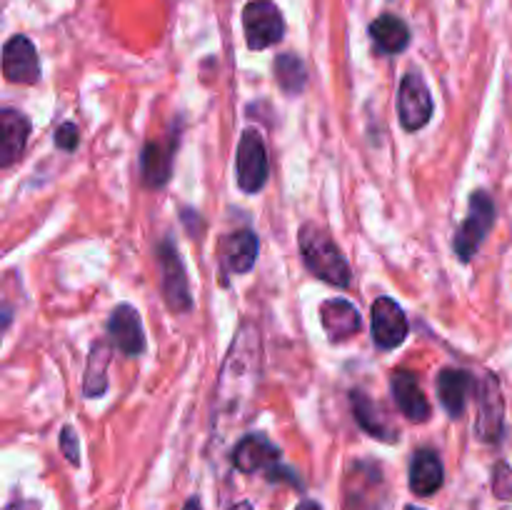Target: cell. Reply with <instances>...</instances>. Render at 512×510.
Returning <instances> with one entry per match:
<instances>
[{"instance_id":"obj_1","label":"cell","mask_w":512,"mask_h":510,"mask_svg":"<svg viewBox=\"0 0 512 510\" xmlns=\"http://www.w3.org/2000/svg\"><path fill=\"white\" fill-rule=\"evenodd\" d=\"M260 380V343L258 330L250 320L235 335L225 358L218 383V418H248V408L255 398Z\"/></svg>"},{"instance_id":"obj_25","label":"cell","mask_w":512,"mask_h":510,"mask_svg":"<svg viewBox=\"0 0 512 510\" xmlns=\"http://www.w3.org/2000/svg\"><path fill=\"white\" fill-rule=\"evenodd\" d=\"M60 450H63V455L68 458V463L80 465V443L78 435H75V430L70 428V425H65V428L60 430Z\"/></svg>"},{"instance_id":"obj_12","label":"cell","mask_w":512,"mask_h":510,"mask_svg":"<svg viewBox=\"0 0 512 510\" xmlns=\"http://www.w3.org/2000/svg\"><path fill=\"white\" fill-rule=\"evenodd\" d=\"M108 335L110 340H113L115 348H118L120 353L130 355V358L145 353L143 323H140V315L133 305L123 303L110 313Z\"/></svg>"},{"instance_id":"obj_22","label":"cell","mask_w":512,"mask_h":510,"mask_svg":"<svg viewBox=\"0 0 512 510\" xmlns=\"http://www.w3.org/2000/svg\"><path fill=\"white\" fill-rule=\"evenodd\" d=\"M108 363H110V345L95 343L90 350L88 368H85L83 393L85 398H98L108 390Z\"/></svg>"},{"instance_id":"obj_21","label":"cell","mask_w":512,"mask_h":510,"mask_svg":"<svg viewBox=\"0 0 512 510\" xmlns=\"http://www.w3.org/2000/svg\"><path fill=\"white\" fill-rule=\"evenodd\" d=\"M258 250V235H253V230H235L225 243V260L233 273H248L258 260Z\"/></svg>"},{"instance_id":"obj_10","label":"cell","mask_w":512,"mask_h":510,"mask_svg":"<svg viewBox=\"0 0 512 510\" xmlns=\"http://www.w3.org/2000/svg\"><path fill=\"white\" fill-rule=\"evenodd\" d=\"M3 75L8 83L35 85L40 80V60L33 40L13 35L3 48Z\"/></svg>"},{"instance_id":"obj_7","label":"cell","mask_w":512,"mask_h":510,"mask_svg":"<svg viewBox=\"0 0 512 510\" xmlns=\"http://www.w3.org/2000/svg\"><path fill=\"white\" fill-rule=\"evenodd\" d=\"M505 428V398L500 380L493 373L480 375L478 380V420L475 433L483 443H498Z\"/></svg>"},{"instance_id":"obj_23","label":"cell","mask_w":512,"mask_h":510,"mask_svg":"<svg viewBox=\"0 0 512 510\" xmlns=\"http://www.w3.org/2000/svg\"><path fill=\"white\" fill-rule=\"evenodd\" d=\"M275 78H278V85L288 95H300L305 90V83H308V70H305V63L295 53H283L275 58Z\"/></svg>"},{"instance_id":"obj_11","label":"cell","mask_w":512,"mask_h":510,"mask_svg":"<svg viewBox=\"0 0 512 510\" xmlns=\"http://www.w3.org/2000/svg\"><path fill=\"white\" fill-rule=\"evenodd\" d=\"M280 463V448L270 443L265 435L250 433L235 445L233 450V465L240 473H258V470H268V478L278 470Z\"/></svg>"},{"instance_id":"obj_28","label":"cell","mask_w":512,"mask_h":510,"mask_svg":"<svg viewBox=\"0 0 512 510\" xmlns=\"http://www.w3.org/2000/svg\"><path fill=\"white\" fill-rule=\"evenodd\" d=\"M183 510H203V505H200L198 498H190L188 503H185Z\"/></svg>"},{"instance_id":"obj_24","label":"cell","mask_w":512,"mask_h":510,"mask_svg":"<svg viewBox=\"0 0 512 510\" xmlns=\"http://www.w3.org/2000/svg\"><path fill=\"white\" fill-rule=\"evenodd\" d=\"M493 493L500 500H512V468L508 463H498L493 470Z\"/></svg>"},{"instance_id":"obj_5","label":"cell","mask_w":512,"mask_h":510,"mask_svg":"<svg viewBox=\"0 0 512 510\" xmlns=\"http://www.w3.org/2000/svg\"><path fill=\"white\" fill-rule=\"evenodd\" d=\"M235 173H238V185L243 193H260L268 183L270 163L265 140L260 130H245L238 145V158H235Z\"/></svg>"},{"instance_id":"obj_3","label":"cell","mask_w":512,"mask_h":510,"mask_svg":"<svg viewBox=\"0 0 512 510\" xmlns=\"http://www.w3.org/2000/svg\"><path fill=\"white\" fill-rule=\"evenodd\" d=\"M495 223V203L485 190H475L473 198H470V210L468 218L463 220V225L458 228L453 240L455 255H458L460 263H470L478 253L480 245L488 238L490 228Z\"/></svg>"},{"instance_id":"obj_15","label":"cell","mask_w":512,"mask_h":510,"mask_svg":"<svg viewBox=\"0 0 512 510\" xmlns=\"http://www.w3.org/2000/svg\"><path fill=\"white\" fill-rule=\"evenodd\" d=\"M410 490L420 498H428L435 495L445 483V468L440 455L433 448H420L413 455V463H410Z\"/></svg>"},{"instance_id":"obj_8","label":"cell","mask_w":512,"mask_h":510,"mask_svg":"<svg viewBox=\"0 0 512 510\" xmlns=\"http://www.w3.org/2000/svg\"><path fill=\"white\" fill-rule=\"evenodd\" d=\"M433 95L420 73L410 70L398 88V118L408 133L425 128L433 118Z\"/></svg>"},{"instance_id":"obj_2","label":"cell","mask_w":512,"mask_h":510,"mask_svg":"<svg viewBox=\"0 0 512 510\" xmlns=\"http://www.w3.org/2000/svg\"><path fill=\"white\" fill-rule=\"evenodd\" d=\"M298 243L305 268L315 278H320L328 285H335V288H348L350 280H353V273H350V265L345 260L343 250L335 245L328 230L315 223H305L300 228Z\"/></svg>"},{"instance_id":"obj_19","label":"cell","mask_w":512,"mask_h":510,"mask_svg":"<svg viewBox=\"0 0 512 510\" xmlns=\"http://www.w3.org/2000/svg\"><path fill=\"white\" fill-rule=\"evenodd\" d=\"M370 38L375 40L383 53L395 55V53H403L410 43V28L405 25V20H400L398 15H380L370 23Z\"/></svg>"},{"instance_id":"obj_20","label":"cell","mask_w":512,"mask_h":510,"mask_svg":"<svg viewBox=\"0 0 512 510\" xmlns=\"http://www.w3.org/2000/svg\"><path fill=\"white\" fill-rule=\"evenodd\" d=\"M350 405H353L355 420H358V425L365 430V433H370L378 440H385V443H393L395 430L385 423L380 408L363 393V390H353V395H350Z\"/></svg>"},{"instance_id":"obj_29","label":"cell","mask_w":512,"mask_h":510,"mask_svg":"<svg viewBox=\"0 0 512 510\" xmlns=\"http://www.w3.org/2000/svg\"><path fill=\"white\" fill-rule=\"evenodd\" d=\"M230 510H253V505H250L248 500H240V503H235Z\"/></svg>"},{"instance_id":"obj_14","label":"cell","mask_w":512,"mask_h":510,"mask_svg":"<svg viewBox=\"0 0 512 510\" xmlns=\"http://www.w3.org/2000/svg\"><path fill=\"white\" fill-rule=\"evenodd\" d=\"M30 138V120L13 108H5L0 113V163L10 168L18 163L25 153V145Z\"/></svg>"},{"instance_id":"obj_4","label":"cell","mask_w":512,"mask_h":510,"mask_svg":"<svg viewBox=\"0 0 512 510\" xmlns=\"http://www.w3.org/2000/svg\"><path fill=\"white\" fill-rule=\"evenodd\" d=\"M245 43L250 50H265L285 35V18L273 0H250L243 10Z\"/></svg>"},{"instance_id":"obj_9","label":"cell","mask_w":512,"mask_h":510,"mask_svg":"<svg viewBox=\"0 0 512 510\" xmlns=\"http://www.w3.org/2000/svg\"><path fill=\"white\" fill-rule=\"evenodd\" d=\"M370 330H373V340L378 348L393 350L408 338V315L393 298L380 295L370 310Z\"/></svg>"},{"instance_id":"obj_17","label":"cell","mask_w":512,"mask_h":510,"mask_svg":"<svg viewBox=\"0 0 512 510\" xmlns=\"http://www.w3.org/2000/svg\"><path fill=\"white\" fill-rule=\"evenodd\" d=\"M320 320L333 343L350 340L360 330V313L345 298H330L320 305Z\"/></svg>"},{"instance_id":"obj_16","label":"cell","mask_w":512,"mask_h":510,"mask_svg":"<svg viewBox=\"0 0 512 510\" xmlns=\"http://www.w3.org/2000/svg\"><path fill=\"white\" fill-rule=\"evenodd\" d=\"M175 145H178V135H173L170 140H153V143H148L143 148L140 170H143V183L148 188H160V185H165L170 180Z\"/></svg>"},{"instance_id":"obj_13","label":"cell","mask_w":512,"mask_h":510,"mask_svg":"<svg viewBox=\"0 0 512 510\" xmlns=\"http://www.w3.org/2000/svg\"><path fill=\"white\" fill-rule=\"evenodd\" d=\"M390 390H393L395 403L403 410L405 418L413 420V423H425L430 418V400L423 393V388H420L415 373L395 370L393 378H390Z\"/></svg>"},{"instance_id":"obj_18","label":"cell","mask_w":512,"mask_h":510,"mask_svg":"<svg viewBox=\"0 0 512 510\" xmlns=\"http://www.w3.org/2000/svg\"><path fill=\"white\" fill-rule=\"evenodd\" d=\"M438 395L443 408L448 410L450 418H460L465 413V405H468V395L473 390V378H470L468 370L458 368H445L438 375Z\"/></svg>"},{"instance_id":"obj_30","label":"cell","mask_w":512,"mask_h":510,"mask_svg":"<svg viewBox=\"0 0 512 510\" xmlns=\"http://www.w3.org/2000/svg\"><path fill=\"white\" fill-rule=\"evenodd\" d=\"M405 510H420V508H415V505H408V508H405Z\"/></svg>"},{"instance_id":"obj_27","label":"cell","mask_w":512,"mask_h":510,"mask_svg":"<svg viewBox=\"0 0 512 510\" xmlns=\"http://www.w3.org/2000/svg\"><path fill=\"white\" fill-rule=\"evenodd\" d=\"M298 510H323V508H320V505L315 503V500H303V503L298 505Z\"/></svg>"},{"instance_id":"obj_6","label":"cell","mask_w":512,"mask_h":510,"mask_svg":"<svg viewBox=\"0 0 512 510\" xmlns=\"http://www.w3.org/2000/svg\"><path fill=\"white\" fill-rule=\"evenodd\" d=\"M158 263H160V288H163L165 305L173 313H188L193 308V298H190L188 275H185V265L180 260L178 248L170 238H165L158 245Z\"/></svg>"},{"instance_id":"obj_26","label":"cell","mask_w":512,"mask_h":510,"mask_svg":"<svg viewBox=\"0 0 512 510\" xmlns=\"http://www.w3.org/2000/svg\"><path fill=\"white\" fill-rule=\"evenodd\" d=\"M78 128H75V123H63L58 130H55V145H58L60 150H75L78 148Z\"/></svg>"}]
</instances>
